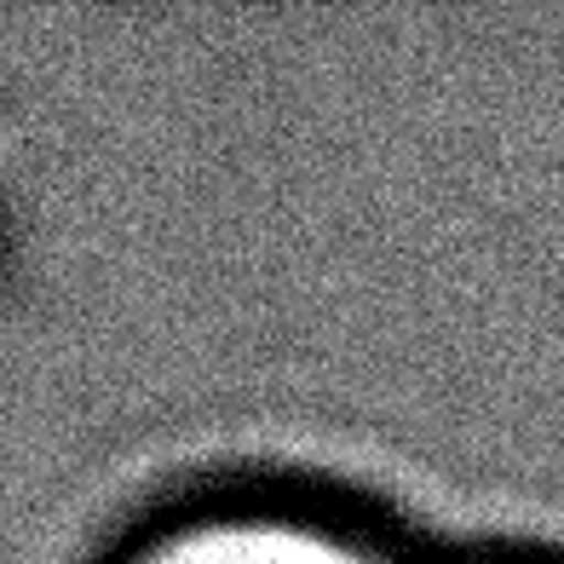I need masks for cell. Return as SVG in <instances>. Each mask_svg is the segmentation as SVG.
Returning a JSON list of instances; mask_svg holds the SVG:
<instances>
[{
    "label": "cell",
    "instance_id": "1",
    "mask_svg": "<svg viewBox=\"0 0 564 564\" xmlns=\"http://www.w3.org/2000/svg\"><path fill=\"white\" fill-rule=\"evenodd\" d=\"M110 564H398L369 519L305 496H225L144 524Z\"/></svg>",
    "mask_w": 564,
    "mask_h": 564
}]
</instances>
